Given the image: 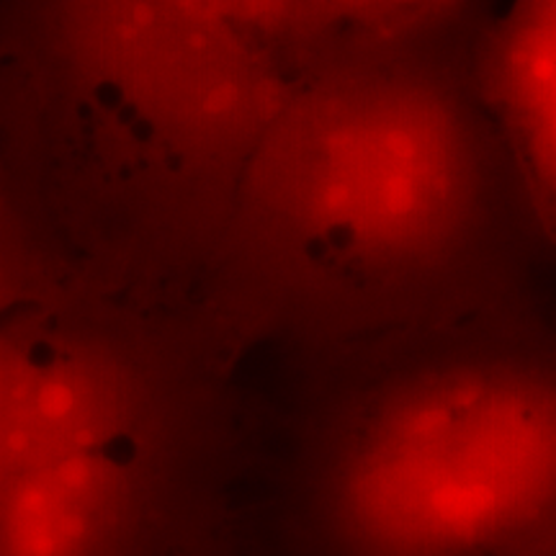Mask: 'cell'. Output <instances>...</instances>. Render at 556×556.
I'll return each mask as SVG.
<instances>
[{
  "label": "cell",
  "instance_id": "cell-6",
  "mask_svg": "<svg viewBox=\"0 0 556 556\" xmlns=\"http://www.w3.org/2000/svg\"><path fill=\"white\" fill-rule=\"evenodd\" d=\"M484 73L528 204L556 245V0H510Z\"/></svg>",
  "mask_w": 556,
  "mask_h": 556
},
{
  "label": "cell",
  "instance_id": "cell-2",
  "mask_svg": "<svg viewBox=\"0 0 556 556\" xmlns=\"http://www.w3.org/2000/svg\"><path fill=\"white\" fill-rule=\"evenodd\" d=\"M405 31L353 34L358 78L296 103L255 165L263 208L294 245L371 281L417 274L454 248L477 193L464 114L405 75Z\"/></svg>",
  "mask_w": 556,
  "mask_h": 556
},
{
  "label": "cell",
  "instance_id": "cell-7",
  "mask_svg": "<svg viewBox=\"0 0 556 556\" xmlns=\"http://www.w3.org/2000/svg\"><path fill=\"white\" fill-rule=\"evenodd\" d=\"M263 52L315 50L330 34L315 0H206Z\"/></svg>",
  "mask_w": 556,
  "mask_h": 556
},
{
  "label": "cell",
  "instance_id": "cell-1",
  "mask_svg": "<svg viewBox=\"0 0 556 556\" xmlns=\"http://www.w3.org/2000/svg\"><path fill=\"white\" fill-rule=\"evenodd\" d=\"M319 400L283 479L302 556L556 552V325L381 338Z\"/></svg>",
  "mask_w": 556,
  "mask_h": 556
},
{
  "label": "cell",
  "instance_id": "cell-8",
  "mask_svg": "<svg viewBox=\"0 0 556 556\" xmlns=\"http://www.w3.org/2000/svg\"><path fill=\"white\" fill-rule=\"evenodd\" d=\"M319 18L330 37L348 34H384L458 11L464 0H315Z\"/></svg>",
  "mask_w": 556,
  "mask_h": 556
},
{
  "label": "cell",
  "instance_id": "cell-9",
  "mask_svg": "<svg viewBox=\"0 0 556 556\" xmlns=\"http://www.w3.org/2000/svg\"><path fill=\"white\" fill-rule=\"evenodd\" d=\"M546 556H556V552H552V554H546Z\"/></svg>",
  "mask_w": 556,
  "mask_h": 556
},
{
  "label": "cell",
  "instance_id": "cell-5",
  "mask_svg": "<svg viewBox=\"0 0 556 556\" xmlns=\"http://www.w3.org/2000/svg\"><path fill=\"white\" fill-rule=\"evenodd\" d=\"M80 232L45 114L0 54V319L90 287L73 258Z\"/></svg>",
  "mask_w": 556,
  "mask_h": 556
},
{
  "label": "cell",
  "instance_id": "cell-4",
  "mask_svg": "<svg viewBox=\"0 0 556 556\" xmlns=\"http://www.w3.org/2000/svg\"><path fill=\"white\" fill-rule=\"evenodd\" d=\"M212 415L0 484V556H170L214 500Z\"/></svg>",
  "mask_w": 556,
  "mask_h": 556
},
{
  "label": "cell",
  "instance_id": "cell-3",
  "mask_svg": "<svg viewBox=\"0 0 556 556\" xmlns=\"http://www.w3.org/2000/svg\"><path fill=\"white\" fill-rule=\"evenodd\" d=\"M197 351L96 287L0 319V484L212 415Z\"/></svg>",
  "mask_w": 556,
  "mask_h": 556
}]
</instances>
